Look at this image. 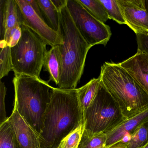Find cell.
Listing matches in <instances>:
<instances>
[{"label":"cell","instance_id":"7c38bea8","mask_svg":"<svg viewBox=\"0 0 148 148\" xmlns=\"http://www.w3.org/2000/svg\"><path fill=\"white\" fill-rule=\"evenodd\" d=\"M119 64L148 95V54L137 51L135 55Z\"/></svg>","mask_w":148,"mask_h":148},{"label":"cell","instance_id":"484cf974","mask_svg":"<svg viewBox=\"0 0 148 148\" xmlns=\"http://www.w3.org/2000/svg\"><path fill=\"white\" fill-rule=\"evenodd\" d=\"M136 35L138 45L137 51L143 52L148 54V34Z\"/></svg>","mask_w":148,"mask_h":148},{"label":"cell","instance_id":"4316f807","mask_svg":"<svg viewBox=\"0 0 148 148\" xmlns=\"http://www.w3.org/2000/svg\"><path fill=\"white\" fill-rule=\"evenodd\" d=\"M27 1L30 4V5L32 8L33 10L35 11L36 14L42 19L45 21L44 16H43L42 12H41V9H40V7L37 1V0H27Z\"/></svg>","mask_w":148,"mask_h":148},{"label":"cell","instance_id":"8fae6325","mask_svg":"<svg viewBox=\"0 0 148 148\" xmlns=\"http://www.w3.org/2000/svg\"><path fill=\"white\" fill-rule=\"evenodd\" d=\"M8 120L15 132L17 140L21 148H40L39 135L14 108Z\"/></svg>","mask_w":148,"mask_h":148},{"label":"cell","instance_id":"8992f818","mask_svg":"<svg viewBox=\"0 0 148 148\" xmlns=\"http://www.w3.org/2000/svg\"><path fill=\"white\" fill-rule=\"evenodd\" d=\"M84 116L85 130L92 135L110 132L126 119L101 81L94 99L84 112Z\"/></svg>","mask_w":148,"mask_h":148},{"label":"cell","instance_id":"44dd1931","mask_svg":"<svg viewBox=\"0 0 148 148\" xmlns=\"http://www.w3.org/2000/svg\"><path fill=\"white\" fill-rule=\"evenodd\" d=\"M106 11L109 19L113 20L120 25H126V22L117 0H99Z\"/></svg>","mask_w":148,"mask_h":148},{"label":"cell","instance_id":"9a60e30c","mask_svg":"<svg viewBox=\"0 0 148 148\" xmlns=\"http://www.w3.org/2000/svg\"><path fill=\"white\" fill-rule=\"evenodd\" d=\"M100 83V79H91L84 86L78 89V97L79 105L83 112L87 109L94 99Z\"/></svg>","mask_w":148,"mask_h":148},{"label":"cell","instance_id":"7402d4cb","mask_svg":"<svg viewBox=\"0 0 148 148\" xmlns=\"http://www.w3.org/2000/svg\"><path fill=\"white\" fill-rule=\"evenodd\" d=\"M84 130V122H83L64 138L58 148H78Z\"/></svg>","mask_w":148,"mask_h":148},{"label":"cell","instance_id":"5b68a950","mask_svg":"<svg viewBox=\"0 0 148 148\" xmlns=\"http://www.w3.org/2000/svg\"><path fill=\"white\" fill-rule=\"evenodd\" d=\"M21 28L20 40L11 48L12 70L14 75L40 78L47 45L28 27L22 25Z\"/></svg>","mask_w":148,"mask_h":148},{"label":"cell","instance_id":"5bb4252c","mask_svg":"<svg viewBox=\"0 0 148 148\" xmlns=\"http://www.w3.org/2000/svg\"><path fill=\"white\" fill-rule=\"evenodd\" d=\"M61 65L62 61L59 45L52 47L46 55L43 67L44 71L49 73V81L54 82L58 86L59 83Z\"/></svg>","mask_w":148,"mask_h":148},{"label":"cell","instance_id":"2e32d148","mask_svg":"<svg viewBox=\"0 0 148 148\" xmlns=\"http://www.w3.org/2000/svg\"><path fill=\"white\" fill-rule=\"evenodd\" d=\"M44 18L52 29L59 33L60 19L59 12L52 2L51 0H37Z\"/></svg>","mask_w":148,"mask_h":148},{"label":"cell","instance_id":"f1b7e54d","mask_svg":"<svg viewBox=\"0 0 148 148\" xmlns=\"http://www.w3.org/2000/svg\"><path fill=\"white\" fill-rule=\"evenodd\" d=\"M107 148H129L126 143L119 142L116 143Z\"/></svg>","mask_w":148,"mask_h":148},{"label":"cell","instance_id":"d4e9b609","mask_svg":"<svg viewBox=\"0 0 148 148\" xmlns=\"http://www.w3.org/2000/svg\"><path fill=\"white\" fill-rule=\"evenodd\" d=\"M7 88L5 84L1 81L0 84V125L8 119L7 117L5 106V97L6 95Z\"/></svg>","mask_w":148,"mask_h":148},{"label":"cell","instance_id":"9c48e42d","mask_svg":"<svg viewBox=\"0 0 148 148\" xmlns=\"http://www.w3.org/2000/svg\"><path fill=\"white\" fill-rule=\"evenodd\" d=\"M126 25L136 34H148V13L145 0H117Z\"/></svg>","mask_w":148,"mask_h":148},{"label":"cell","instance_id":"f546056e","mask_svg":"<svg viewBox=\"0 0 148 148\" xmlns=\"http://www.w3.org/2000/svg\"><path fill=\"white\" fill-rule=\"evenodd\" d=\"M145 7L148 13V0H145Z\"/></svg>","mask_w":148,"mask_h":148},{"label":"cell","instance_id":"83f0119b","mask_svg":"<svg viewBox=\"0 0 148 148\" xmlns=\"http://www.w3.org/2000/svg\"><path fill=\"white\" fill-rule=\"evenodd\" d=\"M51 1L59 12L67 5V0H51Z\"/></svg>","mask_w":148,"mask_h":148},{"label":"cell","instance_id":"d6986e66","mask_svg":"<svg viewBox=\"0 0 148 148\" xmlns=\"http://www.w3.org/2000/svg\"><path fill=\"white\" fill-rule=\"evenodd\" d=\"M106 133L92 135L84 130L78 148H106Z\"/></svg>","mask_w":148,"mask_h":148},{"label":"cell","instance_id":"30bf717a","mask_svg":"<svg viewBox=\"0 0 148 148\" xmlns=\"http://www.w3.org/2000/svg\"><path fill=\"white\" fill-rule=\"evenodd\" d=\"M148 121V108L134 116L126 119L110 132L106 133V148L119 142L126 143L131 136L145 122Z\"/></svg>","mask_w":148,"mask_h":148},{"label":"cell","instance_id":"ac0fdd59","mask_svg":"<svg viewBox=\"0 0 148 148\" xmlns=\"http://www.w3.org/2000/svg\"><path fill=\"white\" fill-rule=\"evenodd\" d=\"M82 5L95 18L105 23L109 19L106 11L99 0H78Z\"/></svg>","mask_w":148,"mask_h":148},{"label":"cell","instance_id":"7a4b0ae2","mask_svg":"<svg viewBox=\"0 0 148 148\" xmlns=\"http://www.w3.org/2000/svg\"><path fill=\"white\" fill-rule=\"evenodd\" d=\"M59 13L60 34L63 44L59 45L62 65L58 88L72 90L76 89L81 79L87 53L91 47L75 26L67 5Z\"/></svg>","mask_w":148,"mask_h":148},{"label":"cell","instance_id":"603a6c76","mask_svg":"<svg viewBox=\"0 0 148 148\" xmlns=\"http://www.w3.org/2000/svg\"><path fill=\"white\" fill-rule=\"evenodd\" d=\"M11 47L7 46L1 49L0 53V79L8 75L12 70Z\"/></svg>","mask_w":148,"mask_h":148},{"label":"cell","instance_id":"ffe728a7","mask_svg":"<svg viewBox=\"0 0 148 148\" xmlns=\"http://www.w3.org/2000/svg\"><path fill=\"white\" fill-rule=\"evenodd\" d=\"M129 148H142L148 143V121L143 123L126 142Z\"/></svg>","mask_w":148,"mask_h":148},{"label":"cell","instance_id":"e0dca14e","mask_svg":"<svg viewBox=\"0 0 148 148\" xmlns=\"http://www.w3.org/2000/svg\"><path fill=\"white\" fill-rule=\"evenodd\" d=\"M0 148H21L8 120L0 125Z\"/></svg>","mask_w":148,"mask_h":148},{"label":"cell","instance_id":"277c9868","mask_svg":"<svg viewBox=\"0 0 148 148\" xmlns=\"http://www.w3.org/2000/svg\"><path fill=\"white\" fill-rule=\"evenodd\" d=\"M39 78L14 75V108L26 122L39 135L44 116L51 101L54 87Z\"/></svg>","mask_w":148,"mask_h":148},{"label":"cell","instance_id":"4dcf8cb0","mask_svg":"<svg viewBox=\"0 0 148 148\" xmlns=\"http://www.w3.org/2000/svg\"><path fill=\"white\" fill-rule=\"evenodd\" d=\"M142 148H148V143L146 145H145Z\"/></svg>","mask_w":148,"mask_h":148},{"label":"cell","instance_id":"6da1fadb","mask_svg":"<svg viewBox=\"0 0 148 148\" xmlns=\"http://www.w3.org/2000/svg\"><path fill=\"white\" fill-rule=\"evenodd\" d=\"M84 122L78 89L54 88L39 135L40 148H58L62 140Z\"/></svg>","mask_w":148,"mask_h":148},{"label":"cell","instance_id":"52a82bcc","mask_svg":"<svg viewBox=\"0 0 148 148\" xmlns=\"http://www.w3.org/2000/svg\"><path fill=\"white\" fill-rule=\"evenodd\" d=\"M67 7L76 27L91 47L107 45L112 35L109 26L93 17L78 0H67Z\"/></svg>","mask_w":148,"mask_h":148},{"label":"cell","instance_id":"4fadbf2b","mask_svg":"<svg viewBox=\"0 0 148 148\" xmlns=\"http://www.w3.org/2000/svg\"><path fill=\"white\" fill-rule=\"evenodd\" d=\"M22 25L16 0H0V33L3 40L5 33L17 25Z\"/></svg>","mask_w":148,"mask_h":148},{"label":"cell","instance_id":"ba28073f","mask_svg":"<svg viewBox=\"0 0 148 148\" xmlns=\"http://www.w3.org/2000/svg\"><path fill=\"white\" fill-rule=\"evenodd\" d=\"M22 25L28 27L47 45L52 47L63 44L58 32L52 29L33 10L27 0H16Z\"/></svg>","mask_w":148,"mask_h":148},{"label":"cell","instance_id":"3957f363","mask_svg":"<svg viewBox=\"0 0 148 148\" xmlns=\"http://www.w3.org/2000/svg\"><path fill=\"white\" fill-rule=\"evenodd\" d=\"M99 77L126 119L148 109V94L119 63L105 62Z\"/></svg>","mask_w":148,"mask_h":148},{"label":"cell","instance_id":"cb8c5ba5","mask_svg":"<svg viewBox=\"0 0 148 148\" xmlns=\"http://www.w3.org/2000/svg\"><path fill=\"white\" fill-rule=\"evenodd\" d=\"M21 26L22 25H17L12 29L7 31L5 33L3 40L5 41L8 46L13 47L18 43L22 35Z\"/></svg>","mask_w":148,"mask_h":148}]
</instances>
